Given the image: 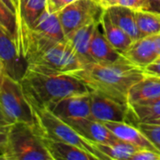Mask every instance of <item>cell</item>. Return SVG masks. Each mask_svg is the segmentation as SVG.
Masks as SVG:
<instances>
[{
	"label": "cell",
	"instance_id": "obj_1",
	"mask_svg": "<svg viewBox=\"0 0 160 160\" xmlns=\"http://www.w3.org/2000/svg\"><path fill=\"white\" fill-rule=\"evenodd\" d=\"M20 83L31 106L39 108L70 96L90 92L88 86L72 73L57 72L35 65H28Z\"/></svg>",
	"mask_w": 160,
	"mask_h": 160
},
{
	"label": "cell",
	"instance_id": "obj_2",
	"mask_svg": "<svg viewBox=\"0 0 160 160\" xmlns=\"http://www.w3.org/2000/svg\"><path fill=\"white\" fill-rule=\"evenodd\" d=\"M90 89L128 103L130 88L146 76L143 68L132 63H89L73 72Z\"/></svg>",
	"mask_w": 160,
	"mask_h": 160
},
{
	"label": "cell",
	"instance_id": "obj_3",
	"mask_svg": "<svg viewBox=\"0 0 160 160\" xmlns=\"http://www.w3.org/2000/svg\"><path fill=\"white\" fill-rule=\"evenodd\" d=\"M20 51L28 65L39 66L63 73H73L83 68L67 39L65 41L52 40L32 30H26L21 34Z\"/></svg>",
	"mask_w": 160,
	"mask_h": 160
},
{
	"label": "cell",
	"instance_id": "obj_4",
	"mask_svg": "<svg viewBox=\"0 0 160 160\" xmlns=\"http://www.w3.org/2000/svg\"><path fill=\"white\" fill-rule=\"evenodd\" d=\"M0 159L52 160L35 125L16 122L8 127Z\"/></svg>",
	"mask_w": 160,
	"mask_h": 160
},
{
	"label": "cell",
	"instance_id": "obj_5",
	"mask_svg": "<svg viewBox=\"0 0 160 160\" xmlns=\"http://www.w3.org/2000/svg\"><path fill=\"white\" fill-rule=\"evenodd\" d=\"M35 115V127L42 138L65 142L94 155L98 160L108 158L96 147L78 133L68 123L55 116L46 107H32Z\"/></svg>",
	"mask_w": 160,
	"mask_h": 160
},
{
	"label": "cell",
	"instance_id": "obj_6",
	"mask_svg": "<svg viewBox=\"0 0 160 160\" xmlns=\"http://www.w3.org/2000/svg\"><path fill=\"white\" fill-rule=\"evenodd\" d=\"M0 105L13 123L35 125L34 110L19 81L0 71Z\"/></svg>",
	"mask_w": 160,
	"mask_h": 160
},
{
	"label": "cell",
	"instance_id": "obj_7",
	"mask_svg": "<svg viewBox=\"0 0 160 160\" xmlns=\"http://www.w3.org/2000/svg\"><path fill=\"white\" fill-rule=\"evenodd\" d=\"M105 8L97 0H75L58 12L66 37L92 22H98Z\"/></svg>",
	"mask_w": 160,
	"mask_h": 160
},
{
	"label": "cell",
	"instance_id": "obj_8",
	"mask_svg": "<svg viewBox=\"0 0 160 160\" xmlns=\"http://www.w3.org/2000/svg\"><path fill=\"white\" fill-rule=\"evenodd\" d=\"M92 118L101 122H127L132 124L129 105L96 91H90Z\"/></svg>",
	"mask_w": 160,
	"mask_h": 160
},
{
	"label": "cell",
	"instance_id": "obj_9",
	"mask_svg": "<svg viewBox=\"0 0 160 160\" xmlns=\"http://www.w3.org/2000/svg\"><path fill=\"white\" fill-rule=\"evenodd\" d=\"M0 66L9 77L19 81L23 76L28 63L20 52L17 41L0 25Z\"/></svg>",
	"mask_w": 160,
	"mask_h": 160
},
{
	"label": "cell",
	"instance_id": "obj_10",
	"mask_svg": "<svg viewBox=\"0 0 160 160\" xmlns=\"http://www.w3.org/2000/svg\"><path fill=\"white\" fill-rule=\"evenodd\" d=\"M46 108L64 121L81 118H92L90 108V92L70 96L49 103Z\"/></svg>",
	"mask_w": 160,
	"mask_h": 160
},
{
	"label": "cell",
	"instance_id": "obj_11",
	"mask_svg": "<svg viewBox=\"0 0 160 160\" xmlns=\"http://www.w3.org/2000/svg\"><path fill=\"white\" fill-rule=\"evenodd\" d=\"M90 55L93 62L100 64L128 63V58L118 52L106 38L99 22L97 23L90 44ZM130 63V62H129Z\"/></svg>",
	"mask_w": 160,
	"mask_h": 160
},
{
	"label": "cell",
	"instance_id": "obj_12",
	"mask_svg": "<svg viewBox=\"0 0 160 160\" xmlns=\"http://www.w3.org/2000/svg\"><path fill=\"white\" fill-rule=\"evenodd\" d=\"M78 133L93 143H113L118 139L101 122L94 118L67 121Z\"/></svg>",
	"mask_w": 160,
	"mask_h": 160
},
{
	"label": "cell",
	"instance_id": "obj_13",
	"mask_svg": "<svg viewBox=\"0 0 160 160\" xmlns=\"http://www.w3.org/2000/svg\"><path fill=\"white\" fill-rule=\"evenodd\" d=\"M103 124L118 140L141 149H149L160 153L138 126L127 122H106Z\"/></svg>",
	"mask_w": 160,
	"mask_h": 160
},
{
	"label": "cell",
	"instance_id": "obj_14",
	"mask_svg": "<svg viewBox=\"0 0 160 160\" xmlns=\"http://www.w3.org/2000/svg\"><path fill=\"white\" fill-rule=\"evenodd\" d=\"M124 55L130 63L142 68H146L159 57L152 36L134 40Z\"/></svg>",
	"mask_w": 160,
	"mask_h": 160
},
{
	"label": "cell",
	"instance_id": "obj_15",
	"mask_svg": "<svg viewBox=\"0 0 160 160\" xmlns=\"http://www.w3.org/2000/svg\"><path fill=\"white\" fill-rule=\"evenodd\" d=\"M42 140L52 160H98L94 155L73 144L47 138Z\"/></svg>",
	"mask_w": 160,
	"mask_h": 160
},
{
	"label": "cell",
	"instance_id": "obj_16",
	"mask_svg": "<svg viewBox=\"0 0 160 160\" xmlns=\"http://www.w3.org/2000/svg\"><path fill=\"white\" fill-rule=\"evenodd\" d=\"M97 23L98 22H92L84 25L66 37V39L74 50L83 67L93 62L90 55V44Z\"/></svg>",
	"mask_w": 160,
	"mask_h": 160
},
{
	"label": "cell",
	"instance_id": "obj_17",
	"mask_svg": "<svg viewBox=\"0 0 160 160\" xmlns=\"http://www.w3.org/2000/svg\"><path fill=\"white\" fill-rule=\"evenodd\" d=\"M99 24L109 42L118 52L125 54L134 40L112 20L106 9L101 16Z\"/></svg>",
	"mask_w": 160,
	"mask_h": 160
},
{
	"label": "cell",
	"instance_id": "obj_18",
	"mask_svg": "<svg viewBox=\"0 0 160 160\" xmlns=\"http://www.w3.org/2000/svg\"><path fill=\"white\" fill-rule=\"evenodd\" d=\"M28 30H32L33 32L52 40H66V35L59 20L58 13L50 12L48 9H46L40 15V17L33 25V27Z\"/></svg>",
	"mask_w": 160,
	"mask_h": 160
},
{
	"label": "cell",
	"instance_id": "obj_19",
	"mask_svg": "<svg viewBox=\"0 0 160 160\" xmlns=\"http://www.w3.org/2000/svg\"><path fill=\"white\" fill-rule=\"evenodd\" d=\"M47 5L48 0H20L18 16L20 36L33 27L40 15L47 9Z\"/></svg>",
	"mask_w": 160,
	"mask_h": 160
},
{
	"label": "cell",
	"instance_id": "obj_20",
	"mask_svg": "<svg viewBox=\"0 0 160 160\" xmlns=\"http://www.w3.org/2000/svg\"><path fill=\"white\" fill-rule=\"evenodd\" d=\"M112 20L122 28L133 40L142 38L138 28L135 10L120 5H115L106 8Z\"/></svg>",
	"mask_w": 160,
	"mask_h": 160
},
{
	"label": "cell",
	"instance_id": "obj_21",
	"mask_svg": "<svg viewBox=\"0 0 160 160\" xmlns=\"http://www.w3.org/2000/svg\"><path fill=\"white\" fill-rule=\"evenodd\" d=\"M160 97V77L147 75L136 82L129 90L128 104Z\"/></svg>",
	"mask_w": 160,
	"mask_h": 160
},
{
	"label": "cell",
	"instance_id": "obj_22",
	"mask_svg": "<svg viewBox=\"0 0 160 160\" xmlns=\"http://www.w3.org/2000/svg\"><path fill=\"white\" fill-rule=\"evenodd\" d=\"M133 125L147 123L160 117V97L128 104Z\"/></svg>",
	"mask_w": 160,
	"mask_h": 160
},
{
	"label": "cell",
	"instance_id": "obj_23",
	"mask_svg": "<svg viewBox=\"0 0 160 160\" xmlns=\"http://www.w3.org/2000/svg\"><path fill=\"white\" fill-rule=\"evenodd\" d=\"M96 147L108 159L130 160L131 157L141 148L123 141H116L113 143H94Z\"/></svg>",
	"mask_w": 160,
	"mask_h": 160
},
{
	"label": "cell",
	"instance_id": "obj_24",
	"mask_svg": "<svg viewBox=\"0 0 160 160\" xmlns=\"http://www.w3.org/2000/svg\"><path fill=\"white\" fill-rule=\"evenodd\" d=\"M135 17L142 38L160 33V12L135 10Z\"/></svg>",
	"mask_w": 160,
	"mask_h": 160
},
{
	"label": "cell",
	"instance_id": "obj_25",
	"mask_svg": "<svg viewBox=\"0 0 160 160\" xmlns=\"http://www.w3.org/2000/svg\"><path fill=\"white\" fill-rule=\"evenodd\" d=\"M0 25L17 41L20 49V33L17 16L11 12L0 0Z\"/></svg>",
	"mask_w": 160,
	"mask_h": 160
},
{
	"label": "cell",
	"instance_id": "obj_26",
	"mask_svg": "<svg viewBox=\"0 0 160 160\" xmlns=\"http://www.w3.org/2000/svg\"><path fill=\"white\" fill-rule=\"evenodd\" d=\"M138 128L148 137L160 152V125L150 123H139Z\"/></svg>",
	"mask_w": 160,
	"mask_h": 160
},
{
	"label": "cell",
	"instance_id": "obj_27",
	"mask_svg": "<svg viewBox=\"0 0 160 160\" xmlns=\"http://www.w3.org/2000/svg\"><path fill=\"white\" fill-rule=\"evenodd\" d=\"M130 160H160V153L149 149H140L131 157Z\"/></svg>",
	"mask_w": 160,
	"mask_h": 160
},
{
	"label": "cell",
	"instance_id": "obj_28",
	"mask_svg": "<svg viewBox=\"0 0 160 160\" xmlns=\"http://www.w3.org/2000/svg\"><path fill=\"white\" fill-rule=\"evenodd\" d=\"M74 1L75 0H48L47 9L50 12L58 13L60 10H62L64 8Z\"/></svg>",
	"mask_w": 160,
	"mask_h": 160
},
{
	"label": "cell",
	"instance_id": "obj_29",
	"mask_svg": "<svg viewBox=\"0 0 160 160\" xmlns=\"http://www.w3.org/2000/svg\"><path fill=\"white\" fill-rule=\"evenodd\" d=\"M117 5L130 8L134 10H145L146 8L145 0H119Z\"/></svg>",
	"mask_w": 160,
	"mask_h": 160
},
{
	"label": "cell",
	"instance_id": "obj_30",
	"mask_svg": "<svg viewBox=\"0 0 160 160\" xmlns=\"http://www.w3.org/2000/svg\"><path fill=\"white\" fill-rule=\"evenodd\" d=\"M143 70L147 75H154L160 77V56L158 57L153 63L144 68Z\"/></svg>",
	"mask_w": 160,
	"mask_h": 160
},
{
	"label": "cell",
	"instance_id": "obj_31",
	"mask_svg": "<svg viewBox=\"0 0 160 160\" xmlns=\"http://www.w3.org/2000/svg\"><path fill=\"white\" fill-rule=\"evenodd\" d=\"M13 122L10 120V118L6 114L3 108L0 105V128H8L10 125H12Z\"/></svg>",
	"mask_w": 160,
	"mask_h": 160
},
{
	"label": "cell",
	"instance_id": "obj_32",
	"mask_svg": "<svg viewBox=\"0 0 160 160\" xmlns=\"http://www.w3.org/2000/svg\"><path fill=\"white\" fill-rule=\"evenodd\" d=\"M146 8L145 10L160 12V0H145Z\"/></svg>",
	"mask_w": 160,
	"mask_h": 160
},
{
	"label": "cell",
	"instance_id": "obj_33",
	"mask_svg": "<svg viewBox=\"0 0 160 160\" xmlns=\"http://www.w3.org/2000/svg\"><path fill=\"white\" fill-rule=\"evenodd\" d=\"M1 1L11 12H13L17 16V19H18V8L15 5V2L13 0H1Z\"/></svg>",
	"mask_w": 160,
	"mask_h": 160
},
{
	"label": "cell",
	"instance_id": "obj_34",
	"mask_svg": "<svg viewBox=\"0 0 160 160\" xmlns=\"http://www.w3.org/2000/svg\"><path fill=\"white\" fill-rule=\"evenodd\" d=\"M8 129V128H0V150L6 142Z\"/></svg>",
	"mask_w": 160,
	"mask_h": 160
},
{
	"label": "cell",
	"instance_id": "obj_35",
	"mask_svg": "<svg viewBox=\"0 0 160 160\" xmlns=\"http://www.w3.org/2000/svg\"><path fill=\"white\" fill-rule=\"evenodd\" d=\"M105 9L110 8V7H112V6H115L118 4L119 0H97Z\"/></svg>",
	"mask_w": 160,
	"mask_h": 160
},
{
	"label": "cell",
	"instance_id": "obj_36",
	"mask_svg": "<svg viewBox=\"0 0 160 160\" xmlns=\"http://www.w3.org/2000/svg\"><path fill=\"white\" fill-rule=\"evenodd\" d=\"M152 37H153V40H154L157 52H158V55L160 56V33L159 34H157V35H154Z\"/></svg>",
	"mask_w": 160,
	"mask_h": 160
},
{
	"label": "cell",
	"instance_id": "obj_37",
	"mask_svg": "<svg viewBox=\"0 0 160 160\" xmlns=\"http://www.w3.org/2000/svg\"><path fill=\"white\" fill-rule=\"evenodd\" d=\"M147 123H150V124H157V125H160V117L157 118V119H154V120H151Z\"/></svg>",
	"mask_w": 160,
	"mask_h": 160
},
{
	"label": "cell",
	"instance_id": "obj_38",
	"mask_svg": "<svg viewBox=\"0 0 160 160\" xmlns=\"http://www.w3.org/2000/svg\"><path fill=\"white\" fill-rule=\"evenodd\" d=\"M15 2V5L18 8V16H19V8H20V0H13Z\"/></svg>",
	"mask_w": 160,
	"mask_h": 160
},
{
	"label": "cell",
	"instance_id": "obj_39",
	"mask_svg": "<svg viewBox=\"0 0 160 160\" xmlns=\"http://www.w3.org/2000/svg\"><path fill=\"white\" fill-rule=\"evenodd\" d=\"M0 70H2V69H1V66H0Z\"/></svg>",
	"mask_w": 160,
	"mask_h": 160
},
{
	"label": "cell",
	"instance_id": "obj_40",
	"mask_svg": "<svg viewBox=\"0 0 160 160\" xmlns=\"http://www.w3.org/2000/svg\"><path fill=\"white\" fill-rule=\"evenodd\" d=\"M0 71H1V70H0Z\"/></svg>",
	"mask_w": 160,
	"mask_h": 160
}]
</instances>
